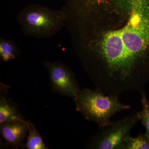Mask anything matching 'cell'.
<instances>
[{
	"label": "cell",
	"instance_id": "1",
	"mask_svg": "<svg viewBox=\"0 0 149 149\" xmlns=\"http://www.w3.org/2000/svg\"><path fill=\"white\" fill-rule=\"evenodd\" d=\"M149 47V0H142L128 24L108 32L102 40V61L123 91H136L143 84L141 69Z\"/></svg>",
	"mask_w": 149,
	"mask_h": 149
},
{
	"label": "cell",
	"instance_id": "2",
	"mask_svg": "<svg viewBox=\"0 0 149 149\" xmlns=\"http://www.w3.org/2000/svg\"><path fill=\"white\" fill-rule=\"evenodd\" d=\"M118 96L106 95L96 89H84L80 90L73 100L77 111L100 128L109 124L111 118L116 113L131 108L121 102Z\"/></svg>",
	"mask_w": 149,
	"mask_h": 149
},
{
	"label": "cell",
	"instance_id": "3",
	"mask_svg": "<svg viewBox=\"0 0 149 149\" xmlns=\"http://www.w3.org/2000/svg\"><path fill=\"white\" fill-rule=\"evenodd\" d=\"M65 11L52 10L43 7L27 8L19 19L25 33L37 37L50 36L58 32L65 19Z\"/></svg>",
	"mask_w": 149,
	"mask_h": 149
},
{
	"label": "cell",
	"instance_id": "4",
	"mask_svg": "<svg viewBox=\"0 0 149 149\" xmlns=\"http://www.w3.org/2000/svg\"><path fill=\"white\" fill-rule=\"evenodd\" d=\"M141 119L137 112L116 121L99 128L98 131L88 141L86 148L124 149L125 141L132 128Z\"/></svg>",
	"mask_w": 149,
	"mask_h": 149
},
{
	"label": "cell",
	"instance_id": "5",
	"mask_svg": "<svg viewBox=\"0 0 149 149\" xmlns=\"http://www.w3.org/2000/svg\"><path fill=\"white\" fill-rule=\"evenodd\" d=\"M45 66L51 85L55 92L74 99L80 90L72 72L61 62H47Z\"/></svg>",
	"mask_w": 149,
	"mask_h": 149
},
{
	"label": "cell",
	"instance_id": "6",
	"mask_svg": "<svg viewBox=\"0 0 149 149\" xmlns=\"http://www.w3.org/2000/svg\"><path fill=\"white\" fill-rule=\"evenodd\" d=\"M29 129V121L14 120L0 124V133L7 146L17 149Z\"/></svg>",
	"mask_w": 149,
	"mask_h": 149
},
{
	"label": "cell",
	"instance_id": "7",
	"mask_svg": "<svg viewBox=\"0 0 149 149\" xmlns=\"http://www.w3.org/2000/svg\"><path fill=\"white\" fill-rule=\"evenodd\" d=\"M20 120L26 121L15 104L6 96L1 95L0 98V124L3 123Z\"/></svg>",
	"mask_w": 149,
	"mask_h": 149
},
{
	"label": "cell",
	"instance_id": "8",
	"mask_svg": "<svg viewBox=\"0 0 149 149\" xmlns=\"http://www.w3.org/2000/svg\"><path fill=\"white\" fill-rule=\"evenodd\" d=\"M29 129L27 142L23 148L27 149H47L42 136L37 131L35 125L29 121Z\"/></svg>",
	"mask_w": 149,
	"mask_h": 149
},
{
	"label": "cell",
	"instance_id": "9",
	"mask_svg": "<svg viewBox=\"0 0 149 149\" xmlns=\"http://www.w3.org/2000/svg\"><path fill=\"white\" fill-rule=\"evenodd\" d=\"M18 48L14 43L5 39L0 40V58L4 62L14 59L18 55Z\"/></svg>",
	"mask_w": 149,
	"mask_h": 149
},
{
	"label": "cell",
	"instance_id": "10",
	"mask_svg": "<svg viewBox=\"0 0 149 149\" xmlns=\"http://www.w3.org/2000/svg\"><path fill=\"white\" fill-rule=\"evenodd\" d=\"M124 149H149V137L141 134L136 137L129 136L125 141Z\"/></svg>",
	"mask_w": 149,
	"mask_h": 149
},
{
	"label": "cell",
	"instance_id": "11",
	"mask_svg": "<svg viewBox=\"0 0 149 149\" xmlns=\"http://www.w3.org/2000/svg\"><path fill=\"white\" fill-rule=\"evenodd\" d=\"M141 93L142 110L141 111H139L141 116L140 120L146 128V134L149 137V103L145 92H143Z\"/></svg>",
	"mask_w": 149,
	"mask_h": 149
},
{
	"label": "cell",
	"instance_id": "12",
	"mask_svg": "<svg viewBox=\"0 0 149 149\" xmlns=\"http://www.w3.org/2000/svg\"></svg>",
	"mask_w": 149,
	"mask_h": 149
}]
</instances>
